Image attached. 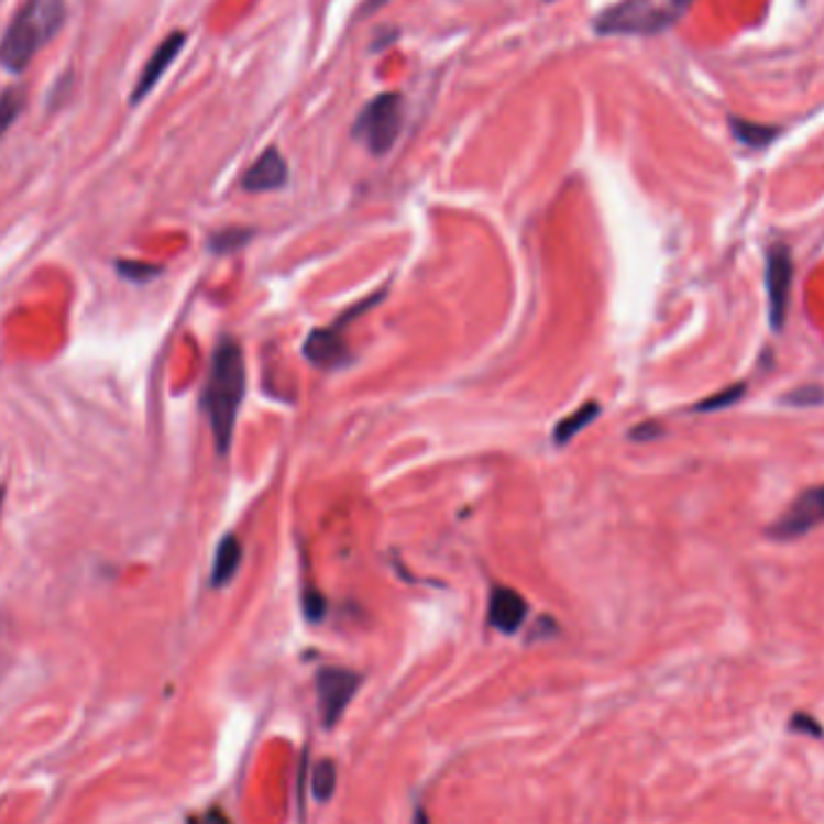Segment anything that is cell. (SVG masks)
Returning <instances> with one entry per match:
<instances>
[{
    "instance_id": "9a60e30c",
    "label": "cell",
    "mask_w": 824,
    "mask_h": 824,
    "mask_svg": "<svg viewBox=\"0 0 824 824\" xmlns=\"http://www.w3.org/2000/svg\"><path fill=\"white\" fill-rule=\"evenodd\" d=\"M336 785H338V769H336L331 759H321V762H316L314 779H311L314 795L319 798L321 803L331 801L333 793H336Z\"/></svg>"
},
{
    "instance_id": "8fae6325",
    "label": "cell",
    "mask_w": 824,
    "mask_h": 824,
    "mask_svg": "<svg viewBox=\"0 0 824 824\" xmlns=\"http://www.w3.org/2000/svg\"><path fill=\"white\" fill-rule=\"evenodd\" d=\"M528 615V603L524 595L509 589V586H497L490 595V625L504 634H514L518 627L524 625Z\"/></svg>"
},
{
    "instance_id": "44dd1931",
    "label": "cell",
    "mask_w": 824,
    "mask_h": 824,
    "mask_svg": "<svg viewBox=\"0 0 824 824\" xmlns=\"http://www.w3.org/2000/svg\"><path fill=\"white\" fill-rule=\"evenodd\" d=\"M188 824H232V822H230V817L222 813L220 807H212V810H208V813L188 820Z\"/></svg>"
},
{
    "instance_id": "7a4b0ae2",
    "label": "cell",
    "mask_w": 824,
    "mask_h": 824,
    "mask_svg": "<svg viewBox=\"0 0 824 824\" xmlns=\"http://www.w3.org/2000/svg\"><path fill=\"white\" fill-rule=\"evenodd\" d=\"M66 20V0H28L0 42V66L20 75L54 40Z\"/></svg>"
},
{
    "instance_id": "7c38bea8",
    "label": "cell",
    "mask_w": 824,
    "mask_h": 824,
    "mask_svg": "<svg viewBox=\"0 0 824 824\" xmlns=\"http://www.w3.org/2000/svg\"><path fill=\"white\" fill-rule=\"evenodd\" d=\"M242 557H244L242 542H239L234 536H224L220 540L218 552H215V560H212V574H210V583L215 589L227 586V583L237 576L239 564H242Z\"/></svg>"
},
{
    "instance_id": "3957f363",
    "label": "cell",
    "mask_w": 824,
    "mask_h": 824,
    "mask_svg": "<svg viewBox=\"0 0 824 824\" xmlns=\"http://www.w3.org/2000/svg\"><path fill=\"white\" fill-rule=\"evenodd\" d=\"M403 125V97L398 92H384L374 97L354 123V138L370 147L374 155H386L396 145Z\"/></svg>"
},
{
    "instance_id": "5b68a950",
    "label": "cell",
    "mask_w": 824,
    "mask_h": 824,
    "mask_svg": "<svg viewBox=\"0 0 824 824\" xmlns=\"http://www.w3.org/2000/svg\"><path fill=\"white\" fill-rule=\"evenodd\" d=\"M360 690V675L348 668H323L316 675L319 708L326 728H333Z\"/></svg>"
},
{
    "instance_id": "4fadbf2b",
    "label": "cell",
    "mask_w": 824,
    "mask_h": 824,
    "mask_svg": "<svg viewBox=\"0 0 824 824\" xmlns=\"http://www.w3.org/2000/svg\"><path fill=\"white\" fill-rule=\"evenodd\" d=\"M730 131L733 135L738 138V141L747 147H767L769 143H774V138L781 133L779 129H774V125H765V123H755V121H747V119H738L733 117L730 121Z\"/></svg>"
},
{
    "instance_id": "52a82bcc",
    "label": "cell",
    "mask_w": 824,
    "mask_h": 824,
    "mask_svg": "<svg viewBox=\"0 0 824 824\" xmlns=\"http://www.w3.org/2000/svg\"><path fill=\"white\" fill-rule=\"evenodd\" d=\"M824 524V485L805 490L779 521L771 526V536L779 540H793Z\"/></svg>"
},
{
    "instance_id": "8992f818",
    "label": "cell",
    "mask_w": 824,
    "mask_h": 824,
    "mask_svg": "<svg viewBox=\"0 0 824 824\" xmlns=\"http://www.w3.org/2000/svg\"><path fill=\"white\" fill-rule=\"evenodd\" d=\"M793 287V256L785 244H774L767 251V292H769V321L774 331H781L791 304Z\"/></svg>"
},
{
    "instance_id": "277c9868",
    "label": "cell",
    "mask_w": 824,
    "mask_h": 824,
    "mask_svg": "<svg viewBox=\"0 0 824 824\" xmlns=\"http://www.w3.org/2000/svg\"><path fill=\"white\" fill-rule=\"evenodd\" d=\"M675 20L673 10H666L653 0H619L595 18L598 34H656Z\"/></svg>"
},
{
    "instance_id": "e0dca14e",
    "label": "cell",
    "mask_w": 824,
    "mask_h": 824,
    "mask_svg": "<svg viewBox=\"0 0 824 824\" xmlns=\"http://www.w3.org/2000/svg\"><path fill=\"white\" fill-rule=\"evenodd\" d=\"M117 271L121 277H125V281H152L160 273L157 265L152 263H143V261H119L117 263Z\"/></svg>"
},
{
    "instance_id": "7402d4cb",
    "label": "cell",
    "mask_w": 824,
    "mask_h": 824,
    "mask_svg": "<svg viewBox=\"0 0 824 824\" xmlns=\"http://www.w3.org/2000/svg\"><path fill=\"white\" fill-rule=\"evenodd\" d=\"M692 3V0H673V12H675V15H678V12L680 10H684V8H688Z\"/></svg>"
},
{
    "instance_id": "d6986e66",
    "label": "cell",
    "mask_w": 824,
    "mask_h": 824,
    "mask_svg": "<svg viewBox=\"0 0 824 824\" xmlns=\"http://www.w3.org/2000/svg\"><path fill=\"white\" fill-rule=\"evenodd\" d=\"M743 391H745L743 384H735V386H730V388H724V391L718 393V396L706 398L704 403L696 405V410H700V413H712V410L728 408V405H733L735 400H740V398H743Z\"/></svg>"
},
{
    "instance_id": "5bb4252c",
    "label": "cell",
    "mask_w": 824,
    "mask_h": 824,
    "mask_svg": "<svg viewBox=\"0 0 824 824\" xmlns=\"http://www.w3.org/2000/svg\"><path fill=\"white\" fill-rule=\"evenodd\" d=\"M598 415H601V405H598V403H586V405H581L579 410H574L572 415L564 417V420H562L560 425H557V429H554V441H557V443L572 441V439L581 432V429H586V427H589Z\"/></svg>"
},
{
    "instance_id": "6da1fadb",
    "label": "cell",
    "mask_w": 824,
    "mask_h": 824,
    "mask_svg": "<svg viewBox=\"0 0 824 824\" xmlns=\"http://www.w3.org/2000/svg\"><path fill=\"white\" fill-rule=\"evenodd\" d=\"M246 391V364L239 342L224 338L212 354L206 391H202V410H206L215 449L227 453L234 437L237 413Z\"/></svg>"
},
{
    "instance_id": "30bf717a",
    "label": "cell",
    "mask_w": 824,
    "mask_h": 824,
    "mask_svg": "<svg viewBox=\"0 0 824 824\" xmlns=\"http://www.w3.org/2000/svg\"><path fill=\"white\" fill-rule=\"evenodd\" d=\"M287 182V162L275 147H268L263 155L246 169L242 186L251 194L275 191Z\"/></svg>"
},
{
    "instance_id": "603a6c76",
    "label": "cell",
    "mask_w": 824,
    "mask_h": 824,
    "mask_svg": "<svg viewBox=\"0 0 824 824\" xmlns=\"http://www.w3.org/2000/svg\"><path fill=\"white\" fill-rule=\"evenodd\" d=\"M413 824H429V820H427V815H425V810H417V815H415V822Z\"/></svg>"
},
{
    "instance_id": "ffe728a7",
    "label": "cell",
    "mask_w": 824,
    "mask_h": 824,
    "mask_svg": "<svg viewBox=\"0 0 824 824\" xmlns=\"http://www.w3.org/2000/svg\"><path fill=\"white\" fill-rule=\"evenodd\" d=\"M304 613L311 619V623H319L326 613V601L321 598V593L316 589L304 591Z\"/></svg>"
},
{
    "instance_id": "ac0fdd59",
    "label": "cell",
    "mask_w": 824,
    "mask_h": 824,
    "mask_svg": "<svg viewBox=\"0 0 824 824\" xmlns=\"http://www.w3.org/2000/svg\"><path fill=\"white\" fill-rule=\"evenodd\" d=\"M249 237H251L249 230H224L210 239V246L215 253H227V251L244 246L249 242Z\"/></svg>"
},
{
    "instance_id": "2e32d148",
    "label": "cell",
    "mask_w": 824,
    "mask_h": 824,
    "mask_svg": "<svg viewBox=\"0 0 824 824\" xmlns=\"http://www.w3.org/2000/svg\"><path fill=\"white\" fill-rule=\"evenodd\" d=\"M24 101H28L24 87H8V90L0 95V135L18 121L24 109Z\"/></svg>"
},
{
    "instance_id": "ba28073f",
    "label": "cell",
    "mask_w": 824,
    "mask_h": 824,
    "mask_svg": "<svg viewBox=\"0 0 824 824\" xmlns=\"http://www.w3.org/2000/svg\"><path fill=\"white\" fill-rule=\"evenodd\" d=\"M184 46H186V32H172L167 40L152 51V56L147 58L141 78H138L131 92V105H141V101L152 90H155V85L162 80V75L167 73V68L176 61V56L182 54Z\"/></svg>"
},
{
    "instance_id": "9c48e42d",
    "label": "cell",
    "mask_w": 824,
    "mask_h": 824,
    "mask_svg": "<svg viewBox=\"0 0 824 824\" xmlns=\"http://www.w3.org/2000/svg\"><path fill=\"white\" fill-rule=\"evenodd\" d=\"M304 358H307L314 366L319 370H340V366L350 364L352 354L345 338L340 336L338 328H316L309 333L307 342H304Z\"/></svg>"
}]
</instances>
